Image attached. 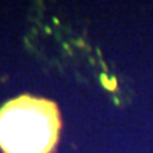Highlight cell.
Segmentation results:
<instances>
[{
	"label": "cell",
	"mask_w": 153,
	"mask_h": 153,
	"mask_svg": "<svg viewBox=\"0 0 153 153\" xmlns=\"http://www.w3.org/2000/svg\"><path fill=\"white\" fill-rule=\"evenodd\" d=\"M61 132L55 102L22 95L0 108V149L3 153H53Z\"/></svg>",
	"instance_id": "1"
}]
</instances>
